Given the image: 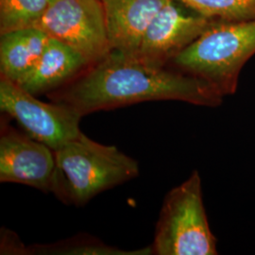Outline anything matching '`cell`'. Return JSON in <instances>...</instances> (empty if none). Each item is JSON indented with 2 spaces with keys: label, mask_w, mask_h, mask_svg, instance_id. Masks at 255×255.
<instances>
[{
  "label": "cell",
  "mask_w": 255,
  "mask_h": 255,
  "mask_svg": "<svg viewBox=\"0 0 255 255\" xmlns=\"http://www.w3.org/2000/svg\"><path fill=\"white\" fill-rule=\"evenodd\" d=\"M255 54V19L222 22L203 33L169 64L205 80L226 97L237 92L241 70Z\"/></svg>",
  "instance_id": "cell-3"
},
{
  "label": "cell",
  "mask_w": 255,
  "mask_h": 255,
  "mask_svg": "<svg viewBox=\"0 0 255 255\" xmlns=\"http://www.w3.org/2000/svg\"><path fill=\"white\" fill-rule=\"evenodd\" d=\"M1 255H28V247L25 246L12 232L2 229Z\"/></svg>",
  "instance_id": "cell-15"
},
{
  "label": "cell",
  "mask_w": 255,
  "mask_h": 255,
  "mask_svg": "<svg viewBox=\"0 0 255 255\" xmlns=\"http://www.w3.org/2000/svg\"><path fill=\"white\" fill-rule=\"evenodd\" d=\"M28 255H152L151 246L137 251H123L109 246L96 237L79 236L52 244L28 247Z\"/></svg>",
  "instance_id": "cell-12"
},
{
  "label": "cell",
  "mask_w": 255,
  "mask_h": 255,
  "mask_svg": "<svg viewBox=\"0 0 255 255\" xmlns=\"http://www.w3.org/2000/svg\"><path fill=\"white\" fill-rule=\"evenodd\" d=\"M222 22L225 21L205 17L177 0H169L149 25L134 54L150 64L167 66L203 33Z\"/></svg>",
  "instance_id": "cell-7"
},
{
  "label": "cell",
  "mask_w": 255,
  "mask_h": 255,
  "mask_svg": "<svg viewBox=\"0 0 255 255\" xmlns=\"http://www.w3.org/2000/svg\"><path fill=\"white\" fill-rule=\"evenodd\" d=\"M47 98L84 117L146 101H179L218 107L224 97L197 76L150 64L135 54L112 50L71 82L48 93Z\"/></svg>",
  "instance_id": "cell-1"
},
{
  "label": "cell",
  "mask_w": 255,
  "mask_h": 255,
  "mask_svg": "<svg viewBox=\"0 0 255 255\" xmlns=\"http://www.w3.org/2000/svg\"><path fill=\"white\" fill-rule=\"evenodd\" d=\"M55 166L52 148L1 120L0 182L51 192Z\"/></svg>",
  "instance_id": "cell-8"
},
{
  "label": "cell",
  "mask_w": 255,
  "mask_h": 255,
  "mask_svg": "<svg viewBox=\"0 0 255 255\" xmlns=\"http://www.w3.org/2000/svg\"><path fill=\"white\" fill-rule=\"evenodd\" d=\"M0 110L3 115L15 119L27 135L54 151L82 132V117L71 107L54 101H39L16 82L2 76Z\"/></svg>",
  "instance_id": "cell-6"
},
{
  "label": "cell",
  "mask_w": 255,
  "mask_h": 255,
  "mask_svg": "<svg viewBox=\"0 0 255 255\" xmlns=\"http://www.w3.org/2000/svg\"><path fill=\"white\" fill-rule=\"evenodd\" d=\"M169 0H101L112 50L134 54L147 28Z\"/></svg>",
  "instance_id": "cell-9"
},
{
  "label": "cell",
  "mask_w": 255,
  "mask_h": 255,
  "mask_svg": "<svg viewBox=\"0 0 255 255\" xmlns=\"http://www.w3.org/2000/svg\"><path fill=\"white\" fill-rule=\"evenodd\" d=\"M49 37L36 27H25L1 34V76L17 82L36 64Z\"/></svg>",
  "instance_id": "cell-11"
},
{
  "label": "cell",
  "mask_w": 255,
  "mask_h": 255,
  "mask_svg": "<svg viewBox=\"0 0 255 255\" xmlns=\"http://www.w3.org/2000/svg\"><path fill=\"white\" fill-rule=\"evenodd\" d=\"M90 65L80 52L49 38L34 67L16 83L34 96L48 94L71 82Z\"/></svg>",
  "instance_id": "cell-10"
},
{
  "label": "cell",
  "mask_w": 255,
  "mask_h": 255,
  "mask_svg": "<svg viewBox=\"0 0 255 255\" xmlns=\"http://www.w3.org/2000/svg\"><path fill=\"white\" fill-rule=\"evenodd\" d=\"M54 152L51 193L66 204L82 206L101 192L139 175L136 160L82 132Z\"/></svg>",
  "instance_id": "cell-2"
},
{
  "label": "cell",
  "mask_w": 255,
  "mask_h": 255,
  "mask_svg": "<svg viewBox=\"0 0 255 255\" xmlns=\"http://www.w3.org/2000/svg\"><path fill=\"white\" fill-rule=\"evenodd\" d=\"M49 2L50 0H0L1 34L33 27Z\"/></svg>",
  "instance_id": "cell-14"
},
{
  "label": "cell",
  "mask_w": 255,
  "mask_h": 255,
  "mask_svg": "<svg viewBox=\"0 0 255 255\" xmlns=\"http://www.w3.org/2000/svg\"><path fill=\"white\" fill-rule=\"evenodd\" d=\"M32 27L96 64L112 51L101 0H50Z\"/></svg>",
  "instance_id": "cell-5"
},
{
  "label": "cell",
  "mask_w": 255,
  "mask_h": 255,
  "mask_svg": "<svg viewBox=\"0 0 255 255\" xmlns=\"http://www.w3.org/2000/svg\"><path fill=\"white\" fill-rule=\"evenodd\" d=\"M208 18L225 22L255 19V0H177Z\"/></svg>",
  "instance_id": "cell-13"
},
{
  "label": "cell",
  "mask_w": 255,
  "mask_h": 255,
  "mask_svg": "<svg viewBox=\"0 0 255 255\" xmlns=\"http://www.w3.org/2000/svg\"><path fill=\"white\" fill-rule=\"evenodd\" d=\"M151 249L156 255H218L217 238L210 229L197 170L166 194Z\"/></svg>",
  "instance_id": "cell-4"
}]
</instances>
